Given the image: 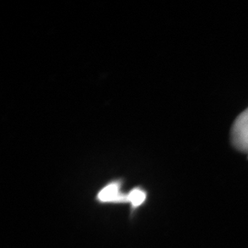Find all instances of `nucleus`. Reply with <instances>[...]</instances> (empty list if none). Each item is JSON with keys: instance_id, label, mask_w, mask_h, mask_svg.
Wrapping results in <instances>:
<instances>
[{"instance_id": "nucleus-1", "label": "nucleus", "mask_w": 248, "mask_h": 248, "mask_svg": "<svg viewBox=\"0 0 248 248\" xmlns=\"http://www.w3.org/2000/svg\"><path fill=\"white\" fill-rule=\"evenodd\" d=\"M232 140L237 150L248 155V108L234 121L232 129Z\"/></svg>"}, {"instance_id": "nucleus-2", "label": "nucleus", "mask_w": 248, "mask_h": 248, "mask_svg": "<svg viewBox=\"0 0 248 248\" xmlns=\"http://www.w3.org/2000/svg\"><path fill=\"white\" fill-rule=\"evenodd\" d=\"M97 199L103 202L128 201V196H124L120 193V185L117 183H111L102 189L99 193Z\"/></svg>"}, {"instance_id": "nucleus-3", "label": "nucleus", "mask_w": 248, "mask_h": 248, "mask_svg": "<svg viewBox=\"0 0 248 248\" xmlns=\"http://www.w3.org/2000/svg\"><path fill=\"white\" fill-rule=\"evenodd\" d=\"M145 198H146V194L141 189L136 188L129 193L128 195V201L130 202L134 207H137L144 202Z\"/></svg>"}]
</instances>
